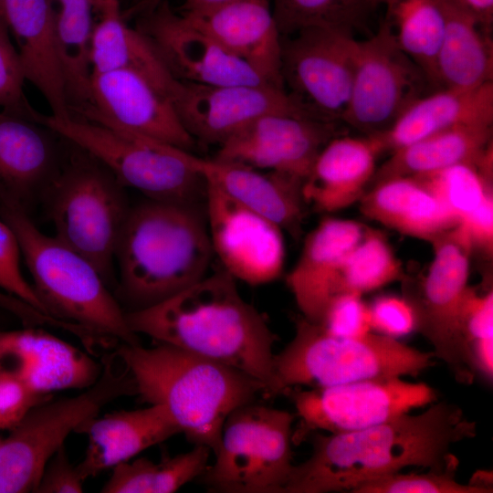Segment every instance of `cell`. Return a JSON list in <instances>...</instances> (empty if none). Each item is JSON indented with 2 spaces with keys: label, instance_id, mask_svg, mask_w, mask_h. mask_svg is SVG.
Listing matches in <instances>:
<instances>
[{
  "label": "cell",
  "instance_id": "6da1fadb",
  "mask_svg": "<svg viewBox=\"0 0 493 493\" xmlns=\"http://www.w3.org/2000/svg\"><path fill=\"white\" fill-rule=\"evenodd\" d=\"M477 424L456 404L438 400L417 414L340 434L311 433V453L294 465L282 493L351 491L409 467L445 469L458 464L452 446L475 437Z\"/></svg>",
  "mask_w": 493,
  "mask_h": 493
},
{
  "label": "cell",
  "instance_id": "7a4b0ae2",
  "mask_svg": "<svg viewBox=\"0 0 493 493\" xmlns=\"http://www.w3.org/2000/svg\"><path fill=\"white\" fill-rule=\"evenodd\" d=\"M129 329L237 369L262 382L273 396V345L278 336L240 295L223 268L151 307L125 311Z\"/></svg>",
  "mask_w": 493,
  "mask_h": 493
},
{
  "label": "cell",
  "instance_id": "3957f363",
  "mask_svg": "<svg viewBox=\"0 0 493 493\" xmlns=\"http://www.w3.org/2000/svg\"><path fill=\"white\" fill-rule=\"evenodd\" d=\"M213 257L205 204L144 198L119 239L114 295L124 311L151 307L204 278Z\"/></svg>",
  "mask_w": 493,
  "mask_h": 493
},
{
  "label": "cell",
  "instance_id": "277c9868",
  "mask_svg": "<svg viewBox=\"0 0 493 493\" xmlns=\"http://www.w3.org/2000/svg\"><path fill=\"white\" fill-rule=\"evenodd\" d=\"M116 351L141 400L163 405L189 442L209 447L214 455L227 416L258 395L267 398L259 380L174 346L121 343Z\"/></svg>",
  "mask_w": 493,
  "mask_h": 493
},
{
  "label": "cell",
  "instance_id": "5b68a950",
  "mask_svg": "<svg viewBox=\"0 0 493 493\" xmlns=\"http://www.w3.org/2000/svg\"><path fill=\"white\" fill-rule=\"evenodd\" d=\"M0 218L17 238L32 286L48 316L74 329L87 344L140 343L114 293L86 257L41 232L29 215L4 198Z\"/></svg>",
  "mask_w": 493,
  "mask_h": 493
},
{
  "label": "cell",
  "instance_id": "8992f818",
  "mask_svg": "<svg viewBox=\"0 0 493 493\" xmlns=\"http://www.w3.org/2000/svg\"><path fill=\"white\" fill-rule=\"evenodd\" d=\"M294 322L293 339L274 355L273 396L299 386L416 377L435 363L432 351H420L384 334L336 335L301 315Z\"/></svg>",
  "mask_w": 493,
  "mask_h": 493
},
{
  "label": "cell",
  "instance_id": "52a82bcc",
  "mask_svg": "<svg viewBox=\"0 0 493 493\" xmlns=\"http://www.w3.org/2000/svg\"><path fill=\"white\" fill-rule=\"evenodd\" d=\"M126 189L101 161L69 142L41 205L55 236L86 257L113 293L115 252L131 207Z\"/></svg>",
  "mask_w": 493,
  "mask_h": 493
},
{
  "label": "cell",
  "instance_id": "ba28073f",
  "mask_svg": "<svg viewBox=\"0 0 493 493\" xmlns=\"http://www.w3.org/2000/svg\"><path fill=\"white\" fill-rule=\"evenodd\" d=\"M102 371L83 393L50 398L35 405L0 444V493L35 492L49 458L67 437L108 404L136 394L125 362L115 351L102 359Z\"/></svg>",
  "mask_w": 493,
  "mask_h": 493
},
{
  "label": "cell",
  "instance_id": "9c48e42d",
  "mask_svg": "<svg viewBox=\"0 0 493 493\" xmlns=\"http://www.w3.org/2000/svg\"><path fill=\"white\" fill-rule=\"evenodd\" d=\"M37 121L89 152L144 198L205 204L206 181L190 163V152L79 117L39 113Z\"/></svg>",
  "mask_w": 493,
  "mask_h": 493
},
{
  "label": "cell",
  "instance_id": "30bf717a",
  "mask_svg": "<svg viewBox=\"0 0 493 493\" xmlns=\"http://www.w3.org/2000/svg\"><path fill=\"white\" fill-rule=\"evenodd\" d=\"M295 414L252 402L223 424L215 462L196 479L208 491L282 493L293 469Z\"/></svg>",
  "mask_w": 493,
  "mask_h": 493
},
{
  "label": "cell",
  "instance_id": "8fae6325",
  "mask_svg": "<svg viewBox=\"0 0 493 493\" xmlns=\"http://www.w3.org/2000/svg\"><path fill=\"white\" fill-rule=\"evenodd\" d=\"M431 265L417 283L404 288L417 330L433 346L455 379L471 384L476 372L462 335L464 301L470 288V246L456 226L432 242Z\"/></svg>",
  "mask_w": 493,
  "mask_h": 493
},
{
  "label": "cell",
  "instance_id": "7c38bea8",
  "mask_svg": "<svg viewBox=\"0 0 493 493\" xmlns=\"http://www.w3.org/2000/svg\"><path fill=\"white\" fill-rule=\"evenodd\" d=\"M295 406L299 424L293 430L297 445L313 432L340 434L367 428L438 400L425 383L403 377L378 378L306 390L285 392Z\"/></svg>",
  "mask_w": 493,
  "mask_h": 493
},
{
  "label": "cell",
  "instance_id": "4fadbf2b",
  "mask_svg": "<svg viewBox=\"0 0 493 493\" xmlns=\"http://www.w3.org/2000/svg\"><path fill=\"white\" fill-rule=\"evenodd\" d=\"M281 40L286 91L310 116L341 121L354 75L357 39L337 29L310 27Z\"/></svg>",
  "mask_w": 493,
  "mask_h": 493
},
{
  "label": "cell",
  "instance_id": "5bb4252c",
  "mask_svg": "<svg viewBox=\"0 0 493 493\" xmlns=\"http://www.w3.org/2000/svg\"><path fill=\"white\" fill-rule=\"evenodd\" d=\"M430 84L397 45L389 21L357 40L349 104L341 121L365 135L384 132Z\"/></svg>",
  "mask_w": 493,
  "mask_h": 493
},
{
  "label": "cell",
  "instance_id": "9a60e30c",
  "mask_svg": "<svg viewBox=\"0 0 493 493\" xmlns=\"http://www.w3.org/2000/svg\"><path fill=\"white\" fill-rule=\"evenodd\" d=\"M205 211L213 253L225 271L251 286L281 276L286 247L280 226L207 182Z\"/></svg>",
  "mask_w": 493,
  "mask_h": 493
},
{
  "label": "cell",
  "instance_id": "2e32d148",
  "mask_svg": "<svg viewBox=\"0 0 493 493\" xmlns=\"http://www.w3.org/2000/svg\"><path fill=\"white\" fill-rule=\"evenodd\" d=\"M76 117L190 152L197 144L182 124L173 101L131 70L92 72L89 105Z\"/></svg>",
  "mask_w": 493,
  "mask_h": 493
},
{
  "label": "cell",
  "instance_id": "e0dca14e",
  "mask_svg": "<svg viewBox=\"0 0 493 493\" xmlns=\"http://www.w3.org/2000/svg\"><path fill=\"white\" fill-rule=\"evenodd\" d=\"M336 136L335 122L284 112L268 113L226 140L214 158L304 181L319 152Z\"/></svg>",
  "mask_w": 493,
  "mask_h": 493
},
{
  "label": "cell",
  "instance_id": "ac0fdd59",
  "mask_svg": "<svg viewBox=\"0 0 493 493\" xmlns=\"http://www.w3.org/2000/svg\"><path fill=\"white\" fill-rule=\"evenodd\" d=\"M173 104L184 129L196 142L217 146L268 113L312 117L294 101L284 88L272 84L203 85L182 82Z\"/></svg>",
  "mask_w": 493,
  "mask_h": 493
},
{
  "label": "cell",
  "instance_id": "d6986e66",
  "mask_svg": "<svg viewBox=\"0 0 493 493\" xmlns=\"http://www.w3.org/2000/svg\"><path fill=\"white\" fill-rule=\"evenodd\" d=\"M143 14L137 29L151 40L178 80L203 85L272 84L210 35L187 23L168 1Z\"/></svg>",
  "mask_w": 493,
  "mask_h": 493
},
{
  "label": "cell",
  "instance_id": "ffe728a7",
  "mask_svg": "<svg viewBox=\"0 0 493 493\" xmlns=\"http://www.w3.org/2000/svg\"><path fill=\"white\" fill-rule=\"evenodd\" d=\"M69 142L47 125L0 111V198L31 216L59 173Z\"/></svg>",
  "mask_w": 493,
  "mask_h": 493
},
{
  "label": "cell",
  "instance_id": "44dd1931",
  "mask_svg": "<svg viewBox=\"0 0 493 493\" xmlns=\"http://www.w3.org/2000/svg\"><path fill=\"white\" fill-rule=\"evenodd\" d=\"M36 327L0 330V373L10 375L43 394L86 389L96 383L102 362Z\"/></svg>",
  "mask_w": 493,
  "mask_h": 493
},
{
  "label": "cell",
  "instance_id": "7402d4cb",
  "mask_svg": "<svg viewBox=\"0 0 493 493\" xmlns=\"http://www.w3.org/2000/svg\"><path fill=\"white\" fill-rule=\"evenodd\" d=\"M179 14L269 82L284 88L280 71L282 36L267 0H229L207 6L182 7Z\"/></svg>",
  "mask_w": 493,
  "mask_h": 493
},
{
  "label": "cell",
  "instance_id": "603a6c76",
  "mask_svg": "<svg viewBox=\"0 0 493 493\" xmlns=\"http://www.w3.org/2000/svg\"><path fill=\"white\" fill-rule=\"evenodd\" d=\"M192 165L207 183L229 197L268 218L297 237L301 233L308 206L302 194L303 180L215 158L188 153Z\"/></svg>",
  "mask_w": 493,
  "mask_h": 493
},
{
  "label": "cell",
  "instance_id": "cb8c5ba5",
  "mask_svg": "<svg viewBox=\"0 0 493 493\" xmlns=\"http://www.w3.org/2000/svg\"><path fill=\"white\" fill-rule=\"evenodd\" d=\"M3 16L16 39L26 80L41 92L53 116L72 117L58 56L52 0H4Z\"/></svg>",
  "mask_w": 493,
  "mask_h": 493
},
{
  "label": "cell",
  "instance_id": "d4e9b609",
  "mask_svg": "<svg viewBox=\"0 0 493 493\" xmlns=\"http://www.w3.org/2000/svg\"><path fill=\"white\" fill-rule=\"evenodd\" d=\"M382 152L376 135L332 138L319 152L302 183L308 208L331 214L360 200L372 183Z\"/></svg>",
  "mask_w": 493,
  "mask_h": 493
},
{
  "label": "cell",
  "instance_id": "484cf974",
  "mask_svg": "<svg viewBox=\"0 0 493 493\" xmlns=\"http://www.w3.org/2000/svg\"><path fill=\"white\" fill-rule=\"evenodd\" d=\"M365 227L353 220L327 216L308 235L286 282L300 315L318 322L335 295L339 272Z\"/></svg>",
  "mask_w": 493,
  "mask_h": 493
},
{
  "label": "cell",
  "instance_id": "4316f807",
  "mask_svg": "<svg viewBox=\"0 0 493 493\" xmlns=\"http://www.w3.org/2000/svg\"><path fill=\"white\" fill-rule=\"evenodd\" d=\"M88 436L82 461L76 466L85 481L101 471L129 461L145 449L180 434L168 411L160 404L99 414L77 431Z\"/></svg>",
  "mask_w": 493,
  "mask_h": 493
},
{
  "label": "cell",
  "instance_id": "83f0119b",
  "mask_svg": "<svg viewBox=\"0 0 493 493\" xmlns=\"http://www.w3.org/2000/svg\"><path fill=\"white\" fill-rule=\"evenodd\" d=\"M360 203L366 217L430 243L457 225L455 215L419 177L399 176L374 183Z\"/></svg>",
  "mask_w": 493,
  "mask_h": 493
},
{
  "label": "cell",
  "instance_id": "f1b7e54d",
  "mask_svg": "<svg viewBox=\"0 0 493 493\" xmlns=\"http://www.w3.org/2000/svg\"><path fill=\"white\" fill-rule=\"evenodd\" d=\"M493 123V81L474 89H439L414 100L384 132L374 134L391 152L435 133Z\"/></svg>",
  "mask_w": 493,
  "mask_h": 493
},
{
  "label": "cell",
  "instance_id": "f546056e",
  "mask_svg": "<svg viewBox=\"0 0 493 493\" xmlns=\"http://www.w3.org/2000/svg\"><path fill=\"white\" fill-rule=\"evenodd\" d=\"M437 1L446 23L435 63L436 89H468L493 81L490 29L481 25L459 0Z\"/></svg>",
  "mask_w": 493,
  "mask_h": 493
},
{
  "label": "cell",
  "instance_id": "4dcf8cb0",
  "mask_svg": "<svg viewBox=\"0 0 493 493\" xmlns=\"http://www.w3.org/2000/svg\"><path fill=\"white\" fill-rule=\"evenodd\" d=\"M100 15L91 39L92 72L134 71L173 101L182 81L172 74L151 40L127 26L120 2L107 5Z\"/></svg>",
  "mask_w": 493,
  "mask_h": 493
},
{
  "label": "cell",
  "instance_id": "1f68e13d",
  "mask_svg": "<svg viewBox=\"0 0 493 493\" xmlns=\"http://www.w3.org/2000/svg\"><path fill=\"white\" fill-rule=\"evenodd\" d=\"M492 147V124L448 129L392 152L375 172L374 183L392 177L423 176L458 163H479Z\"/></svg>",
  "mask_w": 493,
  "mask_h": 493
},
{
  "label": "cell",
  "instance_id": "d6a6232c",
  "mask_svg": "<svg viewBox=\"0 0 493 493\" xmlns=\"http://www.w3.org/2000/svg\"><path fill=\"white\" fill-rule=\"evenodd\" d=\"M56 37L71 114L90 102L92 5L89 0H57Z\"/></svg>",
  "mask_w": 493,
  "mask_h": 493
},
{
  "label": "cell",
  "instance_id": "836d02e7",
  "mask_svg": "<svg viewBox=\"0 0 493 493\" xmlns=\"http://www.w3.org/2000/svg\"><path fill=\"white\" fill-rule=\"evenodd\" d=\"M211 449L194 446L185 452L159 462L146 457L131 459L112 468L103 493H173L197 479L208 467Z\"/></svg>",
  "mask_w": 493,
  "mask_h": 493
},
{
  "label": "cell",
  "instance_id": "e575fe53",
  "mask_svg": "<svg viewBox=\"0 0 493 493\" xmlns=\"http://www.w3.org/2000/svg\"><path fill=\"white\" fill-rule=\"evenodd\" d=\"M389 23L401 50L435 87V63L445 31V15L437 0H385Z\"/></svg>",
  "mask_w": 493,
  "mask_h": 493
},
{
  "label": "cell",
  "instance_id": "d590c367",
  "mask_svg": "<svg viewBox=\"0 0 493 493\" xmlns=\"http://www.w3.org/2000/svg\"><path fill=\"white\" fill-rule=\"evenodd\" d=\"M401 261L380 231L367 228L341 264L335 295L362 296L404 278Z\"/></svg>",
  "mask_w": 493,
  "mask_h": 493
},
{
  "label": "cell",
  "instance_id": "8d00e7d4",
  "mask_svg": "<svg viewBox=\"0 0 493 493\" xmlns=\"http://www.w3.org/2000/svg\"><path fill=\"white\" fill-rule=\"evenodd\" d=\"M372 0H273L271 6L282 37L310 27L352 34L374 7Z\"/></svg>",
  "mask_w": 493,
  "mask_h": 493
},
{
  "label": "cell",
  "instance_id": "74e56055",
  "mask_svg": "<svg viewBox=\"0 0 493 493\" xmlns=\"http://www.w3.org/2000/svg\"><path fill=\"white\" fill-rule=\"evenodd\" d=\"M421 178L455 215L457 224L493 196L492 166L458 163Z\"/></svg>",
  "mask_w": 493,
  "mask_h": 493
},
{
  "label": "cell",
  "instance_id": "f35d334b",
  "mask_svg": "<svg viewBox=\"0 0 493 493\" xmlns=\"http://www.w3.org/2000/svg\"><path fill=\"white\" fill-rule=\"evenodd\" d=\"M457 465L445 469H428L425 473L397 472L366 481L351 493H491L492 489L459 483Z\"/></svg>",
  "mask_w": 493,
  "mask_h": 493
},
{
  "label": "cell",
  "instance_id": "ab89813d",
  "mask_svg": "<svg viewBox=\"0 0 493 493\" xmlns=\"http://www.w3.org/2000/svg\"><path fill=\"white\" fill-rule=\"evenodd\" d=\"M25 80L17 49L10 40L8 26L0 16V108L37 121L39 112L26 100L23 92Z\"/></svg>",
  "mask_w": 493,
  "mask_h": 493
},
{
  "label": "cell",
  "instance_id": "60d3db41",
  "mask_svg": "<svg viewBox=\"0 0 493 493\" xmlns=\"http://www.w3.org/2000/svg\"><path fill=\"white\" fill-rule=\"evenodd\" d=\"M315 323L341 336H360L371 329L368 306L362 302V296L351 293L334 296Z\"/></svg>",
  "mask_w": 493,
  "mask_h": 493
},
{
  "label": "cell",
  "instance_id": "b9f144b4",
  "mask_svg": "<svg viewBox=\"0 0 493 493\" xmlns=\"http://www.w3.org/2000/svg\"><path fill=\"white\" fill-rule=\"evenodd\" d=\"M368 309L371 328L378 333L397 339L415 330L414 310L404 297L380 296Z\"/></svg>",
  "mask_w": 493,
  "mask_h": 493
},
{
  "label": "cell",
  "instance_id": "7bdbcfd3",
  "mask_svg": "<svg viewBox=\"0 0 493 493\" xmlns=\"http://www.w3.org/2000/svg\"><path fill=\"white\" fill-rule=\"evenodd\" d=\"M461 327L470 359L469 349L472 344L493 339L492 288L481 292L472 287L469 288L464 301Z\"/></svg>",
  "mask_w": 493,
  "mask_h": 493
},
{
  "label": "cell",
  "instance_id": "ee69618b",
  "mask_svg": "<svg viewBox=\"0 0 493 493\" xmlns=\"http://www.w3.org/2000/svg\"><path fill=\"white\" fill-rule=\"evenodd\" d=\"M52 398L38 393L19 380L0 373V430H12L37 404Z\"/></svg>",
  "mask_w": 493,
  "mask_h": 493
},
{
  "label": "cell",
  "instance_id": "f6af8a7d",
  "mask_svg": "<svg viewBox=\"0 0 493 493\" xmlns=\"http://www.w3.org/2000/svg\"><path fill=\"white\" fill-rule=\"evenodd\" d=\"M84 482L63 446L46 464L35 492L79 493Z\"/></svg>",
  "mask_w": 493,
  "mask_h": 493
},
{
  "label": "cell",
  "instance_id": "bcb514c9",
  "mask_svg": "<svg viewBox=\"0 0 493 493\" xmlns=\"http://www.w3.org/2000/svg\"><path fill=\"white\" fill-rule=\"evenodd\" d=\"M0 309L14 315L24 324L33 321L37 317V310L21 299L0 291Z\"/></svg>",
  "mask_w": 493,
  "mask_h": 493
},
{
  "label": "cell",
  "instance_id": "7dc6e473",
  "mask_svg": "<svg viewBox=\"0 0 493 493\" xmlns=\"http://www.w3.org/2000/svg\"><path fill=\"white\" fill-rule=\"evenodd\" d=\"M459 1L481 25L491 29L493 22V0Z\"/></svg>",
  "mask_w": 493,
  "mask_h": 493
},
{
  "label": "cell",
  "instance_id": "c3c4849f",
  "mask_svg": "<svg viewBox=\"0 0 493 493\" xmlns=\"http://www.w3.org/2000/svg\"><path fill=\"white\" fill-rule=\"evenodd\" d=\"M167 0H142L138 4L134 5L129 10H127L123 15V17L128 16H133L136 14H142L147 12L159 5L160 3ZM184 5L182 7H200L217 5L224 3L229 0H183Z\"/></svg>",
  "mask_w": 493,
  "mask_h": 493
},
{
  "label": "cell",
  "instance_id": "681fc988",
  "mask_svg": "<svg viewBox=\"0 0 493 493\" xmlns=\"http://www.w3.org/2000/svg\"><path fill=\"white\" fill-rule=\"evenodd\" d=\"M92 7L99 11V13L107 5H109L111 3L117 2L119 0H89Z\"/></svg>",
  "mask_w": 493,
  "mask_h": 493
},
{
  "label": "cell",
  "instance_id": "f907efd6",
  "mask_svg": "<svg viewBox=\"0 0 493 493\" xmlns=\"http://www.w3.org/2000/svg\"><path fill=\"white\" fill-rule=\"evenodd\" d=\"M3 3L4 0H0V16L4 17L3 16Z\"/></svg>",
  "mask_w": 493,
  "mask_h": 493
},
{
  "label": "cell",
  "instance_id": "816d5d0a",
  "mask_svg": "<svg viewBox=\"0 0 493 493\" xmlns=\"http://www.w3.org/2000/svg\"><path fill=\"white\" fill-rule=\"evenodd\" d=\"M374 5H377L378 4H380L381 2H385V0H372Z\"/></svg>",
  "mask_w": 493,
  "mask_h": 493
},
{
  "label": "cell",
  "instance_id": "f5cc1de1",
  "mask_svg": "<svg viewBox=\"0 0 493 493\" xmlns=\"http://www.w3.org/2000/svg\"><path fill=\"white\" fill-rule=\"evenodd\" d=\"M1 442H2V439L0 438V444H1Z\"/></svg>",
  "mask_w": 493,
  "mask_h": 493
}]
</instances>
